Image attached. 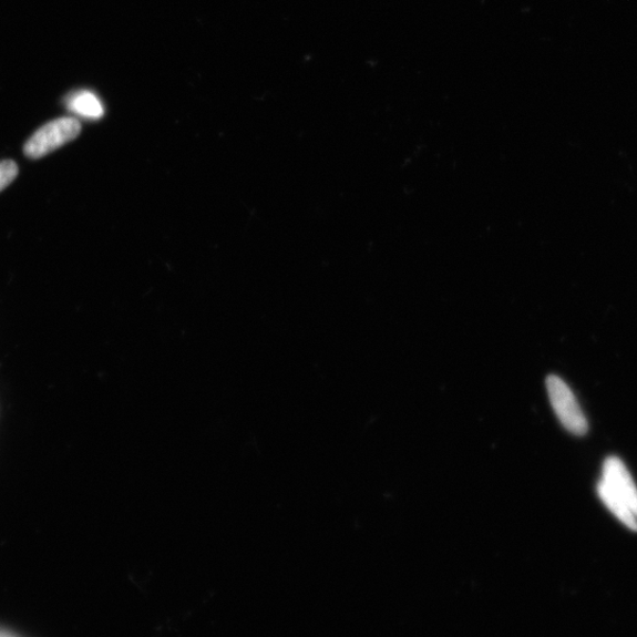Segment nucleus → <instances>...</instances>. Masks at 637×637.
Masks as SVG:
<instances>
[{"instance_id": "obj_7", "label": "nucleus", "mask_w": 637, "mask_h": 637, "mask_svg": "<svg viewBox=\"0 0 637 637\" xmlns=\"http://www.w3.org/2000/svg\"><path fill=\"white\" fill-rule=\"evenodd\" d=\"M0 637H18V636L3 628H0Z\"/></svg>"}, {"instance_id": "obj_2", "label": "nucleus", "mask_w": 637, "mask_h": 637, "mask_svg": "<svg viewBox=\"0 0 637 637\" xmlns=\"http://www.w3.org/2000/svg\"><path fill=\"white\" fill-rule=\"evenodd\" d=\"M547 389L551 403L562 425L573 434H586L588 432V422L566 382L559 377L551 376L547 379Z\"/></svg>"}, {"instance_id": "obj_6", "label": "nucleus", "mask_w": 637, "mask_h": 637, "mask_svg": "<svg viewBox=\"0 0 637 637\" xmlns=\"http://www.w3.org/2000/svg\"><path fill=\"white\" fill-rule=\"evenodd\" d=\"M18 175V167L11 160L0 162V192L10 186Z\"/></svg>"}, {"instance_id": "obj_1", "label": "nucleus", "mask_w": 637, "mask_h": 637, "mask_svg": "<svg viewBox=\"0 0 637 637\" xmlns=\"http://www.w3.org/2000/svg\"><path fill=\"white\" fill-rule=\"evenodd\" d=\"M81 123L74 117H62L44 124L24 145V154L32 160L42 158L81 134Z\"/></svg>"}, {"instance_id": "obj_4", "label": "nucleus", "mask_w": 637, "mask_h": 637, "mask_svg": "<svg viewBox=\"0 0 637 637\" xmlns=\"http://www.w3.org/2000/svg\"><path fill=\"white\" fill-rule=\"evenodd\" d=\"M597 494L618 521L623 522L628 530L637 532V517L625 501L617 496L613 489L603 480L597 484Z\"/></svg>"}, {"instance_id": "obj_5", "label": "nucleus", "mask_w": 637, "mask_h": 637, "mask_svg": "<svg viewBox=\"0 0 637 637\" xmlns=\"http://www.w3.org/2000/svg\"><path fill=\"white\" fill-rule=\"evenodd\" d=\"M65 105L71 113L88 120H99L104 115L100 99L86 90L78 91V93L68 96Z\"/></svg>"}, {"instance_id": "obj_3", "label": "nucleus", "mask_w": 637, "mask_h": 637, "mask_svg": "<svg viewBox=\"0 0 637 637\" xmlns=\"http://www.w3.org/2000/svg\"><path fill=\"white\" fill-rule=\"evenodd\" d=\"M617 496H620L637 517V487L630 472L621 460L608 458L604 464V479Z\"/></svg>"}]
</instances>
